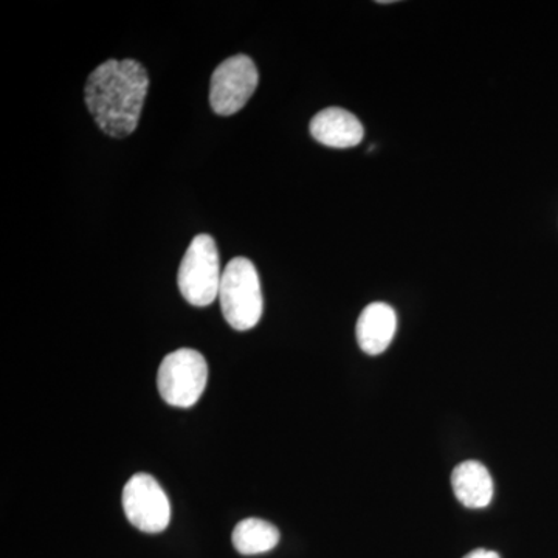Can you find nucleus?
<instances>
[{
	"mask_svg": "<svg viewBox=\"0 0 558 558\" xmlns=\"http://www.w3.org/2000/svg\"><path fill=\"white\" fill-rule=\"evenodd\" d=\"M149 76L140 62L109 60L90 73L84 100L105 134L123 138L137 130Z\"/></svg>",
	"mask_w": 558,
	"mask_h": 558,
	"instance_id": "nucleus-1",
	"label": "nucleus"
},
{
	"mask_svg": "<svg viewBox=\"0 0 558 558\" xmlns=\"http://www.w3.org/2000/svg\"><path fill=\"white\" fill-rule=\"evenodd\" d=\"M220 310L226 322L236 330H250L263 317L264 300L258 270L247 258L227 264L219 290Z\"/></svg>",
	"mask_w": 558,
	"mask_h": 558,
	"instance_id": "nucleus-2",
	"label": "nucleus"
},
{
	"mask_svg": "<svg viewBox=\"0 0 558 558\" xmlns=\"http://www.w3.org/2000/svg\"><path fill=\"white\" fill-rule=\"evenodd\" d=\"M207 360L199 351L189 348L168 354L157 373V388L161 399L175 409L196 405L207 388Z\"/></svg>",
	"mask_w": 558,
	"mask_h": 558,
	"instance_id": "nucleus-3",
	"label": "nucleus"
},
{
	"mask_svg": "<svg viewBox=\"0 0 558 558\" xmlns=\"http://www.w3.org/2000/svg\"><path fill=\"white\" fill-rule=\"evenodd\" d=\"M222 274L215 240L209 234H199L191 241L180 263V293L193 306H209L219 296Z\"/></svg>",
	"mask_w": 558,
	"mask_h": 558,
	"instance_id": "nucleus-4",
	"label": "nucleus"
},
{
	"mask_svg": "<svg viewBox=\"0 0 558 558\" xmlns=\"http://www.w3.org/2000/svg\"><path fill=\"white\" fill-rule=\"evenodd\" d=\"M124 515L146 534H160L170 526L171 505L159 481L148 473H137L123 488Z\"/></svg>",
	"mask_w": 558,
	"mask_h": 558,
	"instance_id": "nucleus-5",
	"label": "nucleus"
},
{
	"mask_svg": "<svg viewBox=\"0 0 558 558\" xmlns=\"http://www.w3.org/2000/svg\"><path fill=\"white\" fill-rule=\"evenodd\" d=\"M258 69L245 54H236L215 70L209 84V102L218 116L240 112L258 87Z\"/></svg>",
	"mask_w": 558,
	"mask_h": 558,
	"instance_id": "nucleus-6",
	"label": "nucleus"
},
{
	"mask_svg": "<svg viewBox=\"0 0 558 558\" xmlns=\"http://www.w3.org/2000/svg\"><path fill=\"white\" fill-rule=\"evenodd\" d=\"M311 134L329 148L348 149L362 143L365 130L354 113L340 108H328L312 119Z\"/></svg>",
	"mask_w": 558,
	"mask_h": 558,
	"instance_id": "nucleus-7",
	"label": "nucleus"
},
{
	"mask_svg": "<svg viewBox=\"0 0 558 558\" xmlns=\"http://www.w3.org/2000/svg\"><path fill=\"white\" fill-rule=\"evenodd\" d=\"M398 329V315L387 303H371L360 314L357 328L359 347L369 355L387 351Z\"/></svg>",
	"mask_w": 558,
	"mask_h": 558,
	"instance_id": "nucleus-8",
	"label": "nucleus"
},
{
	"mask_svg": "<svg viewBox=\"0 0 558 558\" xmlns=\"http://www.w3.org/2000/svg\"><path fill=\"white\" fill-rule=\"evenodd\" d=\"M454 497L469 509H483L494 499V480L478 461H465L451 473Z\"/></svg>",
	"mask_w": 558,
	"mask_h": 558,
	"instance_id": "nucleus-9",
	"label": "nucleus"
},
{
	"mask_svg": "<svg viewBox=\"0 0 558 558\" xmlns=\"http://www.w3.org/2000/svg\"><path fill=\"white\" fill-rule=\"evenodd\" d=\"M279 531L269 521L260 519L242 520L234 527L231 542L242 556H259L277 548Z\"/></svg>",
	"mask_w": 558,
	"mask_h": 558,
	"instance_id": "nucleus-10",
	"label": "nucleus"
},
{
	"mask_svg": "<svg viewBox=\"0 0 558 558\" xmlns=\"http://www.w3.org/2000/svg\"><path fill=\"white\" fill-rule=\"evenodd\" d=\"M464 558H501L494 550L487 549H475L472 553H469Z\"/></svg>",
	"mask_w": 558,
	"mask_h": 558,
	"instance_id": "nucleus-11",
	"label": "nucleus"
}]
</instances>
